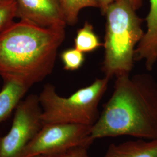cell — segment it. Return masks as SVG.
<instances>
[{
    "mask_svg": "<svg viewBox=\"0 0 157 157\" xmlns=\"http://www.w3.org/2000/svg\"><path fill=\"white\" fill-rule=\"evenodd\" d=\"M67 25L73 26L78 20L80 12L86 8H98L96 0H59Z\"/></svg>",
    "mask_w": 157,
    "mask_h": 157,
    "instance_id": "12",
    "label": "cell"
},
{
    "mask_svg": "<svg viewBox=\"0 0 157 157\" xmlns=\"http://www.w3.org/2000/svg\"><path fill=\"white\" fill-rule=\"evenodd\" d=\"M111 78H95L92 83L68 97H62L52 84L44 85L40 103L43 124L71 123L92 126L99 117L98 106Z\"/></svg>",
    "mask_w": 157,
    "mask_h": 157,
    "instance_id": "4",
    "label": "cell"
},
{
    "mask_svg": "<svg viewBox=\"0 0 157 157\" xmlns=\"http://www.w3.org/2000/svg\"><path fill=\"white\" fill-rule=\"evenodd\" d=\"M20 20L48 28H66L59 0H16Z\"/></svg>",
    "mask_w": 157,
    "mask_h": 157,
    "instance_id": "7",
    "label": "cell"
},
{
    "mask_svg": "<svg viewBox=\"0 0 157 157\" xmlns=\"http://www.w3.org/2000/svg\"><path fill=\"white\" fill-rule=\"evenodd\" d=\"M65 28H48L20 20L0 33V76L29 87L52 72Z\"/></svg>",
    "mask_w": 157,
    "mask_h": 157,
    "instance_id": "2",
    "label": "cell"
},
{
    "mask_svg": "<svg viewBox=\"0 0 157 157\" xmlns=\"http://www.w3.org/2000/svg\"><path fill=\"white\" fill-rule=\"evenodd\" d=\"M114 89L96 122L93 140L129 136L157 139V80L149 73L115 77Z\"/></svg>",
    "mask_w": 157,
    "mask_h": 157,
    "instance_id": "1",
    "label": "cell"
},
{
    "mask_svg": "<svg viewBox=\"0 0 157 157\" xmlns=\"http://www.w3.org/2000/svg\"><path fill=\"white\" fill-rule=\"evenodd\" d=\"M115 1L116 0H96L98 8L100 9L101 13L103 15H104L108 6Z\"/></svg>",
    "mask_w": 157,
    "mask_h": 157,
    "instance_id": "16",
    "label": "cell"
},
{
    "mask_svg": "<svg viewBox=\"0 0 157 157\" xmlns=\"http://www.w3.org/2000/svg\"><path fill=\"white\" fill-rule=\"evenodd\" d=\"M103 157H157V139L112 144Z\"/></svg>",
    "mask_w": 157,
    "mask_h": 157,
    "instance_id": "9",
    "label": "cell"
},
{
    "mask_svg": "<svg viewBox=\"0 0 157 157\" xmlns=\"http://www.w3.org/2000/svg\"><path fill=\"white\" fill-rule=\"evenodd\" d=\"M150 10L146 17L147 30L135 53V61H143L150 71L157 61V0H150Z\"/></svg>",
    "mask_w": 157,
    "mask_h": 157,
    "instance_id": "8",
    "label": "cell"
},
{
    "mask_svg": "<svg viewBox=\"0 0 157 157\" xmlns=\"http://www.w3.org/2000/svg\"><path fill=\"white\" fill-rule=\"evenodd\" d=\"M30 87L13 79L4 80L0 91V124L8 118Z\"/></svg>",
    "mask_w": 157,
    "mask_h": 157,
    "instance_id": "10",
    "label": "cell"
},
{
    "mask_svg": "<svg viewBox=\"0 0 157 157\" xmlns=\"http://www.w3.org/2000/svg\"><path fill=\"white\" fill-rule=\"evenodd\" d=\"M17 15L16 0H0V33L13 21Z\"/></svg>",
    "mask_w": 157,
    "mask_h": 157,
    "instance_id": "14",
    "label": "cell"
},
{
    "mask_svg": "<svg viewBox=\"0 0 157 157\" xmlns=\"http://www.w3.org/2000/svg\"><path fill=\"white\" fill-rule=\"evenodd\" d=\"M136 11L128 0H116L104 15L106 23L102 71L109 78L130 74L133 69L136 48L145 33L143 19Z\"/></svg>",
    "mask_w": 157,
    "mask_h": 157,
    "instance_id": "3",
    "label": "cell"
},
{
    "mask_svg": "<svg viewBox=\"0 0 157 157\" xmlns=\"http://www.w3.org/2000/svg\"><path fill=\"white\" fill-rule=\"evenodd\" d=\"M39 95L30 94L15 109L11 128L0 138V157H17L43 126Z\"/></svg>",
    "mask_w": 157,
    "mask_h": 157,
    "instance_id": "6",
    "label": "cell"
},
{
    "mask_svg": "<svg viewBox=\"0 0 157 157\" xmlns=\"http://www.w3.org/2000/svg\"><path fill=\"white\" fill-rule=\"evenodd\" d=\"M88 148L86 146H79L64 151L32 157H91L88 153Z\"/></svg>",
    "mask_w": 157,
    "mask_h": 157,
    "instance_id": "15",
    "label": "cell"
},
{
    "mask_svg": "<svg viewBox=\"0 0 157 157\" xmlns=\"http://www.w3.org/2000/svg\"><path fill=\"white\" fill-rule=\"evenodd\" d=\"M91 126L71 123L44 124L38 134L17 157H32L64 151L93 143Z\"/></svg>",
    "mask_w": 157,
    "mask_h": 157,
    "instance_id": "5",
    "label": "cell"
},
{
    "mask_svg": "<svg viewBox=\"0 0 157 157\" xmlns=\"http://www.w3.org/2000/svg\"><path fill=\"white\" fill-rule=\"evenodd\" d=\"M84 54L75 47L63 51L60 56L63 64V68L70 71L80 68L85 61Z\"/></svg>",
    "mask_w": 157,
    "mask_h": 157,
    "instance_id": "13",
    "label": "cell"
},
{
    "mask_svg": "<svg viewBox=\"0 0 157 157\" xmlns=\"http://www.w3.org/2000/svg\"><path fill=\"white\" fill-rule=\"evenodd\" d=\"M128 1L136 11L140 9L143 4V0H128Z\"/></svg>",
    "mask_w": 157,
    "mask_h": 157,
    "instance_id": "17",
    "label": "cell"
},
{
    "mask_svg": "<svg viewBox=\"0 0 157 157\" xmlns=\"http://www.w3.org/2000/svg\"><path fill=\"white\" fill-rule=\"evenodd\" d=\"M75 48L83 53L94 51L103 46L98 36L95 33L93 26L89 22L84 23L78 29L74 39Z\"/></svg>",
    "mask_w": 157,
    "mask_h": 157,
    "instance_id": "11",
    "label": "cell"
}]
</instances>
